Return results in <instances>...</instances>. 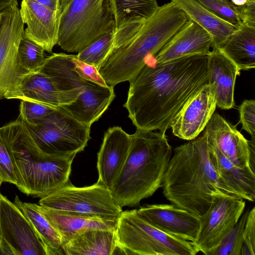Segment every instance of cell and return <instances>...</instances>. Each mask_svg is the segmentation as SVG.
I'll return each instance as SVG.
<instances>
[{
  "instance_id": "cell-24",
  "label": "cell",
  "mask_w": 255,
  "mask_h": 255,
  "mask_svg": "<svg viewBox=\"0 0 255 255\" xmlns=\"http://www.w3.org/2000/svg\"><path fill=\"white\" fill-rule=\"evenodd\" d=\"M144 22L128 23L99 36L78 52L77 58L98 69L109 53L131 39Z\"/></svg>"
},
{
  "instance_id": "cell-11",
  "label": "cell",
  "mask_w": 255,
  "mask_h": 255,
  "mask_svg": "<svg viewBox=\"0 0 255 255\" xmlns=\"http://www.w3.org/2000/svg\"><path fill=\"white\" fill-rule=\"evenodd\" d=\"M0 24V99L4 98L25 75L17 61V49L24 23L17 5L1 11Z\"/></svg>"
},
{
  "instance_id": "cell-9",
  "label": "cell",
  "mask_w": 255,
  "mask_h": 255,
  "mask_svg": "<svg viewBox=\"0 0 255 255\" xmlns=\"http://www.w3.org/2000/svg\"><path fill=\"white\" fill-rule=\"evenodd\" d=\"M39 205L66 213L107 220L118 219L123 211L110 190L99 181L91 186L77 187L69 181L41 198Z\"/></svg>"
},
{
  "instance_id": "cell-43",
  "label": "cell",
  "mask_w": 255,
  "mask_h": 255,
  "mask_svg": "<svg viewBox=\"0 0 255 255\" xmlns=\"http://www.w3.org/2000/svg\"><path fill=\"white\" fill-rule=\"evenodd\" d=\"M247 0H231V2L236 5L240 6L244 4Z\"/></svg>"
},
{
  "instance_id": "cell-25",
  "label": "cell",
  "mask_w": 255,
  "mask_h": 255,
  "mask_svg": "<svg viewBox=\"0 0 255 255\" xmlns=\"http://www.w3.org/2000/svg\"><path fill=\"white\" fill-rule=\"evenodd\" d=\"M212 37V49H218L238 27L219 18L197 0H170Z\"/></svg>"
},
{
  "instance_id": "cell-21",
  "label": "cell",
  "mask_w": 255,
  "mask_h": 255,
  "mask_svg": "<svg viewBox=\"0 0 255 255\" xmlns=\"http://www.w3.org/2000/svg\"><path fill=\"white\" fill-rule=\"evenodd\" d=\"M115 96L114 87H104L89 81L75 101L60 108L80 122L91 126L101 118Z\"/></svg>"
},
{
  "instance_id": "cell-35",
  "label": "cell",
  "mask_w": 255,
  "mask_h": 255,
  "mask_svg": "<svg viewBox=\"0 0 255 255\" xmlns=\"http://www.w3.org/2000/svg\"><path fill=\"white\" fill-rule=\"evenodd\" d=\"M240 121L242 128L255 138V101L253 99L244 100L239 108Z\"/></svg>"
},
{
  "instance_id": "cell-1",
  "label": "cell",
  "mask_w": 255,
  "mask_h": 255,
  "mask_svg": "<svg viewBox=\"0 0 255 255\" xmlns=\"http://www.w3.org/2000/svg\"><path fill=\"white\" fill-rule=\"evenodd\" d=\"M208 54L163 63L151 57L131 79L124 107L136 128L166 132L186 103L209 84Z\"/></svg>"
},
{
  "instance_id": "cell-40",
  "label": "cell",
  "mask_w": 255,
  "mask_h": 255,
  "mask_svg": "<svg viewBox=\"0 0 255 255\" xmlns=\"http://www.w3.org/2000/svg\"><path fill=\"white\" fill-rule=\"evenodd\" d=\"M17 255L16 251L6 241L0 237V255Z\"/></svg>"
},
{
  "instance_id": "cell-20",
  "label": "cell",
  "mask_w": 255,
  "mask_h": 255,
  "mask_svg": "<svg viewBox=\"0 0 255 255\" xmlns=\"http://www.w3.org/2000/svg\"><path fill=\"white\" fill-rule=\"evenodd\" d=\"M208 67L209 84L214 89L217 107L224 110L233 108L236 80L240 71L218 49L209 53Z\"/></svg>"
},
{
  "instance_id": "cell-32",
  "label": "cell",
  "mask_w": 255,
  "mask_h": 255,
  "mask_svg": "<svg viewBox=\"0 0 255 255\" xmlns=\"http://www.w3.org/2000/svg\"><path fill=\"white\" fill-rule=\"evenodd\" d=\"M249 211L243 212L233 229L208 255H241L243 232Z\"/></svg>"
},
{
  "instance_id": "cell-41",
  "label": "cell",
  "mask_w": 255,
  "mask_h": 255,
  "mask_svg": "<svg viewBox=\"0 0 255 255\" xmlns=\"http://www.w3.org/2000/svg\"><path fill=\"white\" fill-rule=\"evenodd\" d=\"M17 4V0H0V11L9 6Z\"/></svg>"
},
{
  "instance_id": "cell-42",
  "label": "cell",
  "mask_w": 255,
  "mask_h": 255,
  "mask_svg": "<svg viewBox=\"0 0 255 255\" xmlns=\"http://www.w3.org/2000/svg\"><path fill=\"white\" fill-rule=\"evenodd\" d=\"M71 0H60V12L68 4V3Z\"/></svg>"
},
{
  "instance_id": "cell-26",
  "label": "cell",
  "mask_w": 255,
  "mask_h": 255,
  "mask_svg": "<svg viewBox=\"0 0 255 255\" xmlns=\"http://www.w3.org/2000/svg\"><path fill=\"white\" fill-rule=\"evenodd\" d=\"M66 255H111L118 249L116 230L89 229L63 246Z\"/></svg>"
},
{
  "instance_id": "cell-17",
  "label": "cell",
  "mask_w": 255,
  "mask_h": 255,
  "mask_svg": "<svg viewBox=\"0 0 255 255\" xmlns=\"http://www.w3.org/2000/svg\"><path fill=\"white\" fill-rule=\"evenodd\" d=\"M130 135L120 127L109 128L105 132L98 153V181L110 191L127 158Z\"/></svg>"
},
{
  "instance_id": "cell-28",
  "label": "cell",
  "mask_w": 255,
  "mask_h": 255,
  "mask_svg": "<svg viewBox=\"0 0 255 255\" xmlns=\"http://www.w3.org/2000/svg\"><path fill=\"white\" fill-rule=\"evenodd\" d=\"M14 203L30 222L45 248L46 255H65L58 232L42 213L39 205L22 202L17 196Z\"/></svg>"
},
{
  "instance_id": "cell-44",
  "label": "cell",
  "mask_w": 255,
  "mask_h": 255,
  "mask_svg": "<svg viewBox=\"0 0 255 255\" xmlns=\"http://www.w3.org/2000/svg\"><path fill=\"white\" fill-rule=\"evenodd\" d=\"M3 182V181L2 179V178H1V177L0 176V186H1V184H2V183Z\"/></svg>"
},
{
  "instance_id": "cell-22",
  "label": "cell",
  "mask_w": 255,
  "mask_h": 255,
  "mask_svg": "<svg viewBox=\"0 0 255 255\" xmlns=\"http://www.w3.org/2000/svg\"><path fill=\"white\" fill-rule=\"evenodd\" d=\"M42 213L58 232L62 247L89 229L116 230L118 219L107 220L68 214L39 205Z\"/></svg>"
},
{
  "instance_id": "cell-6",
  "label": "cell",
  "mask_w": 255,
  "mask_h": 255,
  "mask_svg": "<svg viewBox=\"0 0 255 255\" xmlns=\"http://www.w3.org/2000/svg\"><path fill=\"white\" fill-rule=\"evenodd\" d=\"M113 29L112 0H72L60 12L57 44L67 52H79Z\"/></svg>"
},
{
  "instance_id": "cell-38",
  "label": "cell",
  "mask_w": 255,
  "mask_h": 255,
  "mask_svg": "<svg viewBox=\"0 0 255 255\" xmlns=\"http://www.w3.org/2000/svg\"><path fill=\"white\" fill-rule=\"evenodd\" d=\"M235 7L242 24L255 27V0H247L244 4Z\"/></svg>"
},
{
  "instance_id": "cell-14",
  "label": "cell",
  "mask_w": 255,
  "mask_h": 255,
  "mask_svg": "<svg viewBox=\"0 0 255 255\" xmlns=\"http://www.w3.org/2000/svg\"><path fill=\"white\" fill-rule=\"evenodd\" d=\"M212 86H203L182 108L170 125L173 134L182 139L190 140L198 136L205 129L216 108Z\"/></svg>"
},
{
  "instance_id": "cell-13",
  "label": "cell",
  "mask_w": 255,
  "mask_h": 255,
  "mask_svg": "<svg viewBox=\"0 0 255 255\" xmlns=\"http://www.w3.org/2000/svg\"><path fill=\"white\" fill-rule=\"evenodd\" d=\"M137 215L160 231L194 243L199 228V217L173 204H148L136 210Z\"/></svg>"
},
{
  "instance_id": "cell-36",
  "label": "cell",
  "mask_w": 255,
  "mask_h": 255,
  "mask_svg": "<svg viewBox=\"0 0 255 255\" xmlns=\"http://www.w3.org/2000/svg\"><path fill=\"white\" fill-rule=\"evenodd\" d=\"M255 255V207L249 211L243 232L241 255Z\"/></svg>"
},
{
  "instance_id": "cell-23",
  "label": "cell",
  "mask_w": 255,
  "mask_h": 255,
  "mask_svg": "<svg viewBox=\"0 0 255 255\" xmlns=\"http://www.w3.org/2000/svg\"><path fill=\"white\" fill-rule=\"evenodd\" d=\"M208 142V141H207ZM210 157L217 172L244 200L255 199V174L250 166L240 168L234 165L214 145L208 142Z\"/></svg>"
},
{
  "instance_id": "cell-33",
  "label": "cell",
  "mask_w": 255,
  "mask_h": 255,
  "mask_svg": "<svg viewBox=\"0 0 255 255\" xmlns=\"http://www.w3.org/2000/svg\"><path fill=\"white\" fill-rule=\"evenodd\" d=\"M222 20L239 27L243 24L236 10V5L229 0H197Z\"/></svg>"
},
{
  "instance_id": "cell-3",
  "label": "cell",
  "mask_w": 255,
  "mask_h": 255,
  "mask_svg": "<svg viewBox=\"0 0 255 255\" xmlns=\"http://www.w3.org/2000/svg\"><path fill=\"white\" fill-rule=\"evenodd\" d=\"M111 193L121 207H134L162 186L172 148L165 132L136 128Z\"/></svg>"
},
{
  "instance_id": "cell-34",
  "label": "cell",
  "mask_w": 255,
  "mask_h": 255,
  "mask_svg": "<svg viewBox=\"0 0 255 255\" xmlns=\"http://www.w3.org/2000/svg\"><path fill=\"white\" fill-rule=\"evenodd\" d=\"M57 109L37 102L21 100L19 118L24 122L30 123L45 117Z\"/></svg>"
},
{
  "instance_id": "cell-4",
  "label": "cell",
  "mask_w": 255,
  "mask_h": 255,
  "mask_svg": "<svg viewBox=\"0 0 255 255\" xmlns=\"http://www.w3.org/2000/svg\"><path fill=\"white\" fill-rule=\"evenodd\" d=\"M187 15L170 1L159 6L136 34L113 49L98 70L106 84L114 87L129 81L189 20Z\"/></svg>"
},
{
  "instance_id": "cell-8",
  "label": "cell",
  "mask_w": 255,
  "mask_h": 255,
  "mask_svg": "<svg viewBox=\"0 0 255 255\" xmlns=\"http://www.w3.org/2000/svg\"><path fill=\"white\" fill-rule=\"evenodd\" d=\"M24 125L38 149L51 155L77 154L91 138V126L80 122L61 108Z\"/></svg>"
},
{
  "instance_id": "cell-27",
  "label": "cell",
  "mask_w": 255,
  "mask_h": 255,
  "mask_svg": "<svg viewBox=\"0 0 255 255\" xmlns=\"http://www.w3.org/2000/svg\"><path fill=\"white\" fill-rule=\"evenodd\" d=\"M240 71L255 67V27L242 24L218 48Z\"/></svg>"
},
{
  "instance_id": "cell-18",
  "label": "cell",
  "mask_w": 255,
  "mask_h": 255,
  "mask_svg": "<svg viewBox=\"0 0 255 255\" xmlns=\"http://www.w3.org/2000/svg\"><path fill=\"white\" fill-rule=\"evenodd\" d=\"M19 10L25 35L51 53L57 43L60 13L30 0H22Z\"/></svg>"
},
{
  "instance_id": "cell-15",
  "label": "cell",
  "mask_w": 255,
  "mask_h": 255,
  "mask_svg": "<svg viewBox=\"0 0 255 255\" xmlns=\"http://www.w3.org/2000/svg\"><path fill=\"white\" fill-rule=\"evenodd\" d=\"M207 141L214 145L234 165L240 168L250 166L249 141L218 113H214L205 127Z\"/></svg>"
},
{
  "instance_id": "cell-45",
  "label": "cell",
  "mask_w": 255,
  "mask_h": 255,
  "mask_svg": "<svg viewBox=\"0 0 255 255\" xmlns=\"http://www.w3.org/2000/svg\"><path fill=\"white\" fill-rule=\"evenodd\" d=\"M1 19V12L0 11V24Z\"/></svg>"
},
{
  "instance_id": "cell-2",
  "label": "cell",
  "mask_w": 255,
  "mask_h": 255,
  "mask_svg": "<svg viewBox=\"0 0 255 255\" xmlns=\"http://www.w3.org/2000/svg\"><path fill=\"white\" fill-rule=\"evenodd\" d=\"M161 187L170 202L197 216L208 209L214 193L240 197L214 168L204 132L174 148Z\"/></svg>"
},
{
  "instance_id": "cell-12",
  "label": "cell",
  "mask_w": 255,
  "mask_h": 255,
  "mask_svg": "<svg viewBox=\"0 0 255 255\" xmlns=\"http://www.w3.org/2000/svg\"><path fill=\"white\" fill-rule=\"evenodd\" d=\"M0 237L17 255H46L45 248L21 210L0 192Z\"/></svg>"
},
{
  "instance_id": "cell-39",
  "label": "cell",
  "mask_w": 255,
  "mask_h": 255,
  "mask_svg": "<svg viewBox=\"0 0 255 255\" xmlns=\"http://www.w3.org/2000/svg\"><path fill=\"white\" fill-rule=\"evenodd\" d=\"M39 3L43 6L60 13V0H30Z\"/></svg>"
},
{
  "instance_id": "cell-10",
  "label": "cell",
  "mask_w": 255,
  "mask_h": 255,
  "mask_svg": "<svg viewBox=\"0 0 255 255\" xmlns=\"http://www.w3.org/2000/svg\"><path fill=\"white\" fill-rule=\"evenodd\" d=\"M245 206L240 197L214 193L208 209L198 216L199 231L193 244L199 252L208 255L216 248L237 224Z\"/></svg>"
},
{
  "instance_id": "cell-16",
  "label": "cell",
  "mask_w": 255,
  "mask_h": 255,
  "mask_svg": "<svg viewBox=\"0 0 255 255\" xmlns=\"http://www.w3.org/2000/svg\"><path fill=\"white\" fill-rule=\"evenodd\" d=\"M79 95L60 90L51 77L38 71L24 75L5 99L30 101L58 108L72 103Z\"/></svg>"
},
{
  "instance_id": "cell-7",
  "label": "cell",
  "mask_w": 255,
  "mask_h": 255,
  "mask_svg": "<svg viewBox=\"0 0 255 255\" xmlns=\"http://www.w3.org/2000/svg\"><path fill=\"white\" fill-rule=\"evenodd\" d=\"M116 235L122 254L139 255H195L191 242L166 234L140 218L136 210L122 211Z\"/></svg>"
},
{
  "instance_id": "cell-5",
  "label": "cell",
  "mask_w": 255,
  "mask_h": 255,
  "mask_svg": "<svg viewBox=\"0 0 255 255\" xmlns=\"http://www.w3.org/2000/svg\"><path fill=\"white\" fill-rule=\"evenodd\" d=\"M11 126L12 149L22 180V192L41 198L66 185L70 181L72 163L77 154H44L19 117L11 122Z\"/></svg>"
},
{
  "instance_id": "cell-37",
  "label": "cell",
  "mask_w": 255,
  "mask_h": 255,
  "mask_svg": "<svg viewBox=\"0 0 255 255\" xmlns=\"http://www.w3.org/2000/svg\"><path fill=\"white\" fill-rule=\"evenodd\" d=\"M73 63L75 70L84 80L102 86H109L96 67L78 59L76 55Z\"/></svg>"
},
{
  "instance_id": "cell-29",
  "label": "cell",
  "mask_w": 255,
  "mask_h": 255,
  "mask_svg": "<svg viewBox=\"0 0 255 255\" xmlns=\"http://www.w3.org/2000/svg\"><path fill=\"white\" fill-rule=\"evenodd\" d=\"M116 29L128 23L145 21L157 9L156 0H112Z\"/></svg>"
},
{
  "instance_id": "cell-19",
  "label": "cell",
  "mask_w": 255,
  "mask_h": 255,
  "mask_svg": "<svg viewBox=\"0 0 255 255\" xmlns=\"http://www.w3.org/2000/svg\"><path fill=\"white\" fill-rule=\"evenodd\" d=\"M213 39L210 34L195 22L187 23L155 56L157 63H163L186 56L208 54Z\"/></svg>"
},
{
  "instance_id": "cell-31",
  "label": "cell",
  "mask_w": 255,
  "mask_h": 255,
  "mask_svg": "<svg viewBox=\"0 0 255 255\" xmlns=\"http://www.w3.org/2000/svg\"><path fill=\"white\" fill-rule=\"evenodd\" d=\"M17 56L20 68L25 74L38 71L46 58L44 49L24 33L18 45Z\"/></svg>"
},
{
  "instance_id": "cell-30",
  "label": "cell",
  "mask_w": 255,
  "mask_h": 255,
  "mask_svg": "<svg viewBox=\"0 0 255 255\" xmlns=\"http://www.w3.org/2000/svg\"><path fill=\"white\" fill-rule=\"evenodd\" d=\"M0 176L22 192V180L12 149L11 122L0 128Z\"/></svg>"
}]
</instances>
